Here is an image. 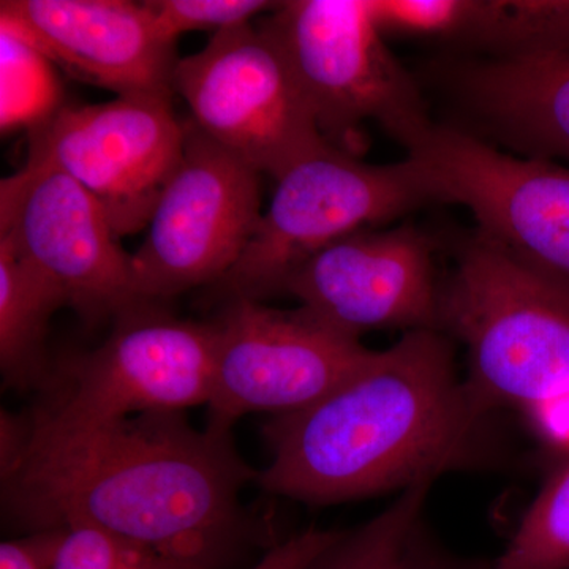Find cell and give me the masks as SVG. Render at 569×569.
<instances>
[{
  "label": "cell",
  "mask_w": 569,
  "mask_h": 569,
  "mask_svg": "<svg viewBox=\"0 0 569 569\" xmlns=\"http://www.w3.org/2000/svg\"><path fill=\"white\" fill-rule=\"evenodd\" d=\"M0 477L26 533L88 527L217 569L253 541L241 492L258 471L233 433L194 429L183 411L88 422L3 411Z\"/></svg>",
  "instance_id": "obj_1"
},
{
  "label": "cell",
  "mask_w": 569,
  "mask_h": 569,
  "mask_svg": "<svg viewBox=\"0 0 569 569\" xmlns=\"http://www.w3.org/2000/svg\"><path fill=\"white\" fill-rule=\"evenodd\" d=\"M489 421L456 373L449 336L406 332L312 406L269 419L272 458L254 482L309 505L403 492L489 463Z\"/></svg>",
  "instance_id": "obj_2"
},
{
  "label": "cell",
  "mask_w": 569,
  "mask_h": 569,
  "mask_svg": "<svg viewBox=\"0 0 569 569\" xmlns=\"http://www.w3.org/2000/svg\"><path fill=\"white\" fill-rule=\"evenodd\" d=\"M441 331L467 348L463 380L482 417L569 397V284L475 230L452 244Z\"/></svg>",
  "instance_id": "obj_3"
},
{
  "label": "cell",
  "mask_w": 569,
  "mask_h": 569,
  "mask_svg": "<svg viewBox=\"0 0 569 569\" xmlns=\"http://www.w3.org/2000/svg\"><path fill=\"white\" fill-rule=\"evenodd\" d=\"M260 28L282 48L335 148L361 157L369 121L403 149L432 126L421 89L389 50L370 0H288Z\"/></svg>",
  "instance_id": "obj_4"
},
{
  "label": "cell",
  "mask_w": 569,
  "mask_h": 569,
  "mask_svg": "<svg viewBox=\"0 0 569 569\" xmlns=\"http://www.w3.org/2000/svg\"><path fill=\"white\" fill-rule=\"evenodd\" d=\"M276 182L244 253L213 284L224 302L283 293L296 269L326 247L433 203L410 160L370 164L329 142L291 164Z\"/></svg>",
  "instance_id": "obj_5"
},
{
  "label": "cell",
  "mask_w": 569,
  "mask_h": 569,
  "mask_svg": "<svg viewBox=\"0 0 569 569\" xmlns=\"http://www.w3.org/2000/svg\"><path fill=\"white\" fill-rule=\"evenodd\" d=\"M213 361V323L179 320L148 302L116 318L96 350L51 365L31 411L88 422L208 406Z\"/></svg>",
  "instance_id": "obj_6"
},
{
  "label": "cell",
  "mask_w": 569,
  "mask_h": 569,
  "mask_svg": "<svg viewBox=\"0 0 569 569\" xmlns=\"http://www.w3.org/2000/svg\"><path fill=\"white\" fill-rule=\"evenodd\" d=\"M174 91L206 137L258 173L277 179L328 144L293 67L260 26L223 29L179 58Z\"/></svg>",
  "instance_id": "obj_7"
},
{
  "label": "cell",
  "mask_w": 569,
  "mask_h": 569,
  "mask_svg": "<svg viewBox=\"0 0 569 569\" xmlns=\"http://www.w3.org/2000/svg\"><path fill=\"white\" fill-rule=\"evenodd\" d=\"M181 162L132 254L134 288L142 302L174 298L217 284L238 263L261 219V173L183 122Z\"/></svg>",
  "instance_id": "obj_8"
},
{
  "label": "cell",
  "mask_w": 569,
  "mask_h": 569,
  "mask_svg": "<svg viewBox=\"0 0 569 569\" xmlns=\"http://www.w3.org/2000/svg\"><path fill=\"white\" fill-rule=\"evenodd\" d=\"M433 203L460 204L477 230L569 284V167L501 151L433 122L406 148Z\"/></svg>",
  "instance_id": "obj_9"
},
{
  "label": "cell",
  "mask_w": 569,
  "mask_h": 569,
  "mask_svg": "<svg viewBox=\"0 0 569 569\" xmlns=\"http://www.w3.org/2000/svg\"><path fill=\"white\" fill-rule=\"evenodd\" d=\"M216 326L208 427L231 432L250 413H291L328 396L369 361L373 350L305 309L254 299L224 302Z\"/></svg>",
  "instance_id": "obj_10"
},
{
  "label": "cell",
  "mask_w": 569,
  "mask_h": 569,
  "mask_svg": "<svg viewBox=\"0 0 569 569\" xmlns=\"http://www.w3.org/2000/svg\"><path fill=\"white\" fill-rule=\"evenodd\" d=\"M0 241L58 284L88 325L148 305L103 209L50 160L29 156L0 183Z\"/></svg>",
  "instance_id": "obj_11"
},
{
  "label": "cell",
  "mask_w": 569,
  "mask_h": 569,
  "mask_svg": "<svg viewBox=\"0 0 569 569\" xmlns=\"http://www.w3.org/2000/svg\"><path fill=\"white\" fill-rule=\"evenodd\" d=\"M171 100L138 93L63 104L29 132V156L50 160L80 183L119 239L138 233L182 159L186 127Z\"/></svg>",
  "instance_id": "obj_12"
},
{
  "label": "cell",
  "mask_w": 569,
  "mask_h": 569,
  "mask_svg": "<svg viewBox=\"0 0 569 569\" xmlns=\"http://www.w3.org/2000/svg\"><path fill=\"white\" fill-rule=\"evenodd\" d=\"M438 242L413 224L367 228L313 254L283 293L318 321L358 339L373 329L441 331Z\"/></svg>",
  "instance_id": "obj_13"
},
{
  "label": "cell",
  "mask_w": 569,
  "mask_h": 569,
  "mask_svg": "<svg viewBox=\"0 0 569 569\" xmlns=\"http://www.w3.org/2000/svg\"><path fill=\"white\" fill-rule=\"evenodd\" d=\"M10 26L56 67L119 96L173 99L179 58L146 2L129 0H2Z\"/></svg>",
  "instance_id": "obj_14"
},
{
  "label": "cell",
  "mask_w": 569,
  "mask_h": 569,
  "mask_svg": "<svg viewBox=\"0 0 569 569\" xmlns=\"http://www.w3.org/2000/svg\"><path fill=\"white\" fill-rule=\"evenodd\" d=\"M462 126L511 153L569 167V50L436 67Z\"/></svg>",
  "instance_id": "obj_15"
},
{
  "label": "cell",
  "mask_w": 569,
  "mask_h": 569,
  "mask_svg": "<svg viewBox=\"0 0 569 569\" xmlns=\"http://www.w3.org/2000/svg\"><path fill=\"white\" fill-rule=\"evenodd\" d=\"M400 26L489 59L553 54L569 50V0H408Z\"/></svg>",
  "instance_id": "obj_16"
},
{
  "label": "cell",
  "mask_w": 569,
  "mask_h": 569,
  "mask_svg": "<svg viewBox=\"0 0 569 569\" xmlns=\"http://www.w3.org/2000/svg\"><path fill=\"white\" fill-rule=\"evenodd\" d=\"M66 296L39 269L0 241V370L3 387L39 391L51 369L44 353L51 317Z\"/></svg>",
  "instance_id": "obj_17"
},
{
  "label": "cell",
  "mask_w": 569,
  "mask_h": 569,
  "mask_svg": "<svg viewBox=\"0 0 569 569\" xmlns=\"http://www.w3.org/2000/svg\"><path fill=\"white\" fill-rule=\"evenodd\" d=\"M432 481L411 486L377 518L339 537L305 569H400L411 535L422 522Z\"/></svg>",
  "instance_id": "obj_18"
},
{
  "label": "cell",
  "mask_w": 569,
  "mask_h": 569,
  "mask_svg": "<svg viewBox=\"0 0 569 569\" xmlns=\"http://www.w3.org/2000/svg\"><path fill=\"white\" fill-rule=\"evenodd\" d=\"M62 104L56 66L31 41L0 24V127L2 132L37 129Z\"/></svg>",
  "instance_id": "obj_19"
},
{
  "label": "cell",
  "mask_w": 569,
  "mask_h": 569,
  "mask_svg": "<svg viewBox=\"0 0 569 569\" xmlns=\"http://www.w3.org/2000/svg\"><path fill=\"white\" fill-rule=\"evenodd\" d=\"M492 569H569V462L546 482Z\"/></svg>",
  "instance_id": "obj_20"
},
{
  "label": "cell",
  "mask_w": 569,
  "mask_h": 569,
  "mask_svg": "<svg viewBox=\"0 0 569 569\" xmlns=\"http://www.w3.org/2000/svg\"><path fill=\"white\" fill-rule=\"evenodd\" d=\"M52 569H217L198 561L178 559L160 550L104 533L73 527L63 529Z\"/></svg>",
  "instance_id": "obj_21"
},
{
  "label": "cell",
  "mask_w": 569,
  "mask_h": 569,
  "mask_svg": "<svg viewBox=\"0 0 569 569\" xmlns=\"http://www.w3.org/2000/svg\"><path fill=\"white\" fill-rule=\"evenodd\" d=\"M157 26L168 40L193 31H223L249 24L258 14L271 13L280 2L266 0H148Z\"/></svg>",
  "instance_id": "obj_22"
},
{
  "label": "cell",
  "mask_w": 569,
  "mask_h": 569,
  "mask_svg": "<svg viewBox=\"0 0 569 569\" xmlns=\"http://www.w3.org/2000/svg\"><path fill=\"white\" fill-rule=\"evenodd\" d=\"M339 533L340 530H320L312 527L284 541L276 542L249 569H305Z\"/></svg>",
  "instance_id": "obj_23"
},
{
  "label": "cell",
  "mask_w": 569,
  "mask_h": 569,
  "mask_svg": "<svg viewBox=\"0 0 569 569\" xmlns=\"http://www.w3.org/2000/svg\"><path fill=\"white\" fill-rule=\"evenodd\" d=\"M63 529L32 531L0 545V569H52Z\"/></svg>",
  "instance_id": "obj_24"
},
{
  "label": "cell",
  "mask_w": 569,
  "mask_h": 569,
  "mask_svg": "<svg viewBox=\"0 0 569 569\" xmlns=\"http://www.w3.org/2000/svg\"><path fill=\"white\" fill-rule=\"evenodd\" d=\"M400 569H492V563L455 556L430 537L421 522L411 535Z\"/></svg>",
  "instance_id": "obj_25"
}]
</instances>
